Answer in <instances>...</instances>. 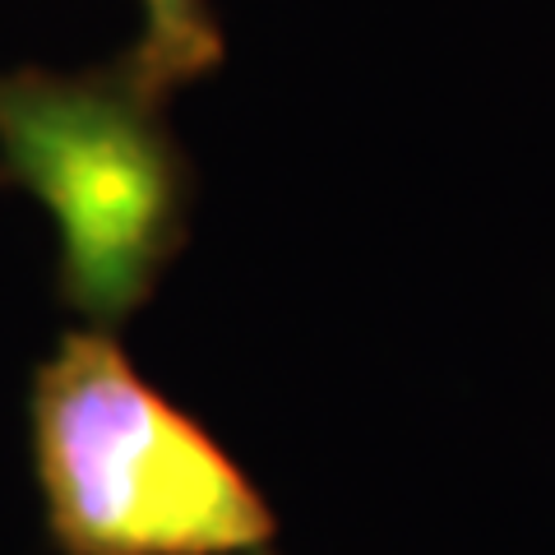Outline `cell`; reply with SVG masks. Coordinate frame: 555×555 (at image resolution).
<instances>
[{
  "label": "cell",
  "mask_w": 555,
  "mask_h": 555,
  "mask_svg": "<svg viewBox=\"0 0 555 555\" xmlns=\"http://www.w3.org/2000/svg\"><path fill=\"white\" fill-rule=\"evenodd\" d=\"M33 473L61 555H269L278 518L228 449L107 328L56 343L28 393Z\"/></svg>",
  "instance_id": "1"
},
{
  "label": "cell",
  "mask_w": 555,
  "mask_h": 555,
  "mask_svg": "<svg viewBox=\"0 0 555 555\" xmlns=\"http://www.w3.org/2000/svg\"><path fill=\"white\" fill-rule=\"evenodd\" d=\"M139 10H144V28L126 61L153 93L171 98L185 83L214 75L228 56L208 0H139Z\"/></svg>",
  "instance_id": "3"
},
{
  "label": "cell",
  "mask_w": 555,
  "mask_h": 555,
  "mask_svg": "<svg viewBox=\"0 0 555 555\" xmlns=\"http://www.w3.org/2000/svg\"><path fill=\"white\" fill-rule=\"evenodd\" d=\"M0 185L51 214L61 301L107 334L158 292L190 241L195 171L167 126V98L126 56L75 75H0Z\"/></svg>",
  "instance_id": "2"
}]
</instances>
